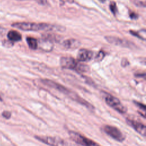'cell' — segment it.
<instances>
[{
    "mask_svg": "<svg viewBox=\"0 0 146 146\" xmlns=\"http://www.w3.org/2000/svg\"><path fill=\"white\" fill-rule=\"evenodd\" d=\"M134 103L139 107L140 108L141 110H143L144 112L145 111V106L144 104L140 103V102H136V101H134Z\"/></svg>",
    "mask_w": 146,
    "mask_h": 146,
    "instance_id": "18",
    "label": "cell"
},
{
    "mask_svg": "<svg viewBox=\"0 0 146 146\" xmlns=\"http://www.w3.org/2000/svg\"><path fill=\"white\" fill-rule=\"evenodd\" d=\"M12 27L20 29L23 31H64L65 28L62 26H59L54 25H50L46 23H35V22H15L11 24Z\"/></svg>",
    "mask_w": 146,
    "mask_h": 146,
    "instance_id": "2",
    "label": "cell"
},
{
    "mask_svg": "<svg viewBox=\"0 0 146 146\" xmlns=\"http://www.w3.org/2000/svg\"><path fill=\"white\" fill-rule=\"evenodd\" d=\"M81 44L80 42L76 39H68L63 41L62 45L64 48L67 50H75Z\"/></svg>",
    "mask_w": 146,
    "mask_h": 146,
    "instance_id": "11",
    "label": "cell"
},
{
    "mask_svg": "<svg viewBox=\"0 0 146 146\" xmlns=\"http://www.w3.org/2000/svg\"><path fill=\"white\" fill-rule=\"evenodd\" d=\"M7 38L9 40L12 42H18L21 40L22 35L21 34L15 30H10L7 33Z\"/></svg>",
    "mask_w": 146,
    "mask_h": 146,
    "instance_id": "13",
    "label": "cell"
},
{
    "mask_svg": "<svg viewBox=\"0 0 146 146\" xmlns=\"http://www.w3.org/2000/svg\"><path fill=\"white\" fill-rule=\"evenodd\" d=\"M39 47L44 51H50L53 48V43L52 41L47 38L43 36L42 39H40L38 43Z\"/></svg>",
    "mask_w": 146,
    "mask_h": 146,
    "instance_id": "12",
    "label": "cell"
},
{
    "mask_svg": "<svg viewBox=\"0 0 146 146\" xmlns=\"http://www.w3.org/2000/svg\"><path fill=\"white\" fill-rule=\"evenodd\" d=\"M19 1H23V0H19ZM37 3L40 5H44L46 3V0H35Z\"/></svg>",
    "mask_w": 146,
    "mask_h": 146,
    "instance_id": "23",
    "label": "cell"
},
{
    "mask_svg": "<svg viewBox=\"0 0 146 146\" xmlns=\"http://www.w3.org/2000/svg\"><path fill=\"white\" fill-rule=\"evenodd\" d=\"M40 82L44 85L59 91L62 94L66 95L67 96H68L69 98H70L72 100H74L77 103L80 104L81 105L84 106L88 109L90 110H94L95 107L91 104H90L89 102H88L87 100H86L83 98H81L78 94H77L74 91L70 90L69 88H66V87L62 86V84L47 79H41Z\"/></svg>",
    "mask_w": 146,
    "mask_h": 146,
    "instance_id": "1",
    "label": "cell"
},
{
    "mask_svg": "<svg viewBox=\"0 0 146 146\" xmlns=\"http://www.w3.org/2000/svg\"><path fill=\"white\" fill-rule=\"evenodd\" d=\"M62 67L66 69L75 70L79 72H87L89 71V67L83 63L79 62L72 57H62L60 60Z\"/></svg>",
    "mask_w": 146,
    "mask_h": 146,
    "instance_id": "3",
    "label": "cell"
},
{
    "mask_svg": "<svg viewBox=\"0 0 146 146\" xmlns=\"http://www.w3.org/2000/svg\"><path fill=\"white\" fill-rule=\"evenodd\" d=\"M129 16L130 17L132 18V19H136L137 17V14L133 13V12H132L131 13L129 14Z\"/></svg>",
    "mask_w": 146,
    "mask_h": 146,
    "instance_id": "22",
    "label": "cell"
},
{
    "mask_svg": "<svg viewBox=\"0 0 146 146\" xmlns=\"http://www.w3.org/2000/svg\"><path fill=\"white\" fill-rule=\"evenodd\" d=\"M121 64L123 67H126L129 64V62L126 58H123L121 60Z\"/></svg>",
    "mask_w": 146,
    "mask_h": 146,
    "instance_id": "21",
    "label": "cell"
},
{
    "mask_svg": "<svg viewBox=\"0 0 146 146\" xmlns=\"http://www.w3.org/2000/svg\"><path fill=\"white\" fill-rule=\"evenodd\" d=\"M93 56V52L88 50L80 49L77 54V60L79 62H87L90 60Z\"/></svg>",
    "mask_w": 146,
    "mask_h": 146,
    "instance_id": "10",
    "label": "cell"
},
{
    "mask_svg": "<svg viewBox=\"0 0 146 146\" xmlns=\"http://www.w3.org/2000/svg\"><path fill=\"white\" fill-rule=\"evenodd\" d=\"M126 121L127 124L132 127L137 133H139L140 135H142L144 137L145 136L146 127L143 123L139 121V120L130 118H127Z\"/></svg>",
    "mask_w": 146,
    "mask_h": 146,
    "instance_id": "9",
    "label": "cell"
},
{
    "mask_svg": "<svg viewBox=\"0 0 146 146\" xmlns=\"http://www.w3.org/2000/svg\"><path fill=\"white\" fill-rule=\"evenodd\" d=\"M3 44L4 46L5 47H11L14 45V43L10 41L9 40H4L3 42Z\"/></svg>",
    "mask_w": 146,
    "mask_h": 146,
    "instance_id": "19",
    "label": "cell"
},
{
    "mask_svg": "<svg viewBox=\"0 0 146 146\" xmlns=\"http://www.w3.org/2000/svg\"><path fill=\"white\" fill-rule=\"evenodd\" d=\"M2 116H3V117H4L5 118H6V119H8L10 118L11 114V113H10L9 111H3V112H2Z\"/></svg>",
    "mask_w": 146,
    "mask_h": 146,
    "instance_id": "20",
    "label": "cell"
},
{
    "mask_svg": "<svg viewBox=\"0 0 146 146\" xmlns=\"http://www.w3.org/2000/svg\"><path fill=\"white\" fill-rule=\"evenodd\" d=\"M110 10L111 11V12L113 14H116V13H117V6L116 5L115 3V2H111L110 5Z\"/></svg>",
    "mask_w": 146,
    "mask_h": 146,
    "instance_id": "17",
    "label": "cell"
},
{
    "mask_svg": "<svg viewBox=\"0 0 146 146\" xmlns=\"http://www.w3.org/2000/svg\"><path fill=\"white\" fill-rule=\"evenodd\" d=\"M2 100V99H1V96H0V100Z\"/></svg>",
    "mask_w": 146,
    "mask_h": 146,
    "instance_id": "24",
    "label": "cell"
},
{
    "mask_svg": "<svg viewBox=\"0 0 146 146\" xmlns=\"http://www.w3.org/2000/svg\"><path fill=\"white\" fill-rule=\"evenodd\" d=\"M143 30H141L139 32H136V31H130V33L132 34V35H135L136 36H137L138 38L143 39V40H145V34L146 33H143L142 34Z\"/></svg>",
    "mask_w": 146,
    "mask_h": 146,
    "instance_id": "15",
    "label": "cell"
},
{
    "mask_svg": "<svg viewBox=\"0 0 146 146\" xmlns=\"http://www.w3.org/2000/svg\"><path fill=\"white\" fill-rule=\"evenodd\" d=\"M35 137L40 142L50 146H72L70 143L59 137L36 135Z\"/></svg>",
    "mask_w": 146,
    "mask_h": 146,
    "instance_id": "4",
    "label": "cell"
},
{
    "mask_svg": "<svg viewBox=\"0 0 146 146\" xmlns=\"http://www.w3.org/2000/svg\"><path fill=\"white\" fill-rule=\"evenodd\" d=\"M26 41L29 47L32 50H36L38 46V43L37 40L33 37L28 36L26 38Z\"/></svg>",
    "mask_w": 146,
    "mask_h": 146,
    "instance_id": "14",
    "label": "cell"
},
{
    "mask_svg": "<svg viewBox=\"0 0 146 146\" xmlns=\"http://www.w3.org/2000/svg\"><path fill=\"white\" fill-rule=\"evenodd\" d=\"M105 39L107 42L110 43L111 44H115L117 46H120L122 47H130L133 48L134 44L131 42L121 39L118 37L113 36H106Z\"/></svg>",
    "mask_w": 146,
    "mask_h": 146,
    "instance_id": "8",
    "label": "cell"
},
{
    "mask_svg": "<svg viewBox=\"0 0 146 146\" xmlns=\"http://www.w3.org/2000/svg\"><path fill=\"white\" fill-rule=\"evenodd\" d=\"M104 56H105L104 52L103 51H100L96 55L95 58V60L96 62H100L103 59Z\"/></svg>",
    "mask_w": 146,
    "mask_h": 146,
    "instance_id": "16",
    "label": "cell"
},
{
    "mask_svg": "<svg viewBox=\"0 0 146 146\" xmlns=\"http://www.w3.org/2000/svg\"><path fill=\"white\" fill-rule=\"evenodd\" d=\"M106 103L111 107L120 113H125L127 111V108L125 107L117 98L110 95L106 94L104 96Z\"/></svg>",
    "mask_w": 146,
    "mask_h": 146,
    "instance_id": "6",
    "label": "cell"
},
{
    "mask_svg": "<svg viewBox=\"0 0 146 146\" xmlns=\"http://www.w3.org/2000/svg\"><path fill=\"white\" fill-rule=\"evenodd\" d=\"M103 129L104 132L108 136L119 142L123 141L125 136L123 132L117 127L110 125H106L103 127Z\"/></svg>",
    "mask_w": 146,
    "mask_h": 146,
    "instance_id": "7",
    "label": "cell"
},
{
    "mask_svg": "<svg viewBox=\"0 0 146 146\" xmlns=\"http://www.w3.org/2000/svg\"><path fill=\"white\" fill-rule=\"evenodd\" d=\"M68 134L72 140L82 146H101L96 142L85 137L79 132L70 131H69Z\"/></svg>",
    "mask_w": 146,
    "mask_h": 146,
    "instance_id": "5",
    "label": "cell"
}]
</instances>
